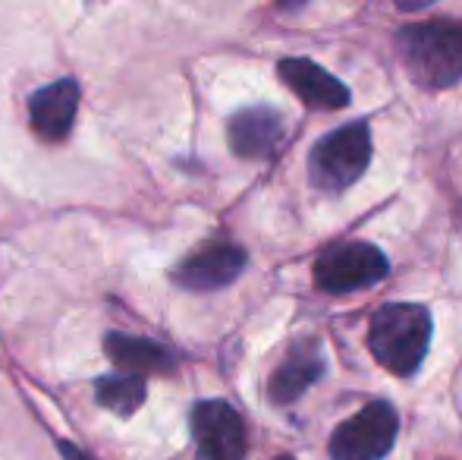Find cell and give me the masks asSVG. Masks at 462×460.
<instances>
[{
    "label": "cell",
    "mask_w": 462,
    "mask_h": 460,
    "mask_svg": "<svg viewBox=\"0 0 462 460\" xmlns=\"http://www.w3.org/2000/svg\"><path fill=\"white\" fill-rule=\"evenodd\" d=\"M396 48L412 73V80L425 89H447L462 80V23H415L400 29Z\"/></svg>",
    "instance_id": "6da1fadb"
},
{
    "label": "cell",
    "mask_w": 462,
    "mask_h": 460,
    "mask_svg": "<svg viewBox=\"0 0 462 460\" xmlns=\"http://www.w3.org/2000/svg\"><path fill=\"white\" fill-rule=\"evenodd\" d=\"M431 344V313L419 303H390L377 309L368 325L374 360L393 375H412Z\"/></svg>",
    "instance_id": "7a4b0ae2"
},
{
    "label": "cell",
    "mask_w": 462,
    "mask_h": 460,
    "mask_svg": "<svg viewBox=\"0 0 462 460\" xmlns=\"http://www.w3.org/2000/svg\"><path fill=\"white\" fill-rule=\"evenodd\" d=\"M371 161L368 123H346L328 133L309 155V180L324 192H340L365 174Z\"/></svg>",
    "instance_id": "3957f363"
},
{
    "label": "cell",
    "mask_w": 462,
    "mask_h": 460,
    "mask_svg": "<svg viewBox=\"0 0 462 460\" xmlns=\"http://www.w3.org/2000/svg\"><path fill=\"white\" fill-rule=\"evenodd\" d=\"M390 262L371 243H337L318 256L315 284L324 294H353V290L374 287L387 277Z\"/></svg>",
    "instance_id": "277c9868"
},
{
    "label": "cell",
    "mask_w": 462,
    "mask_h": 460,
    "mask_svg": "<svg viewBox=\"0 0 462 460\" xmlns=\"http://www.w3.org/2000/svg\"><path fill=\"white\" fill-rule=\"evenodd\" d=\"M400 417L387 400H371L356 417L340 423L330 436V457L334 460H381L393 448Z\"/></svg>",
    "instance_id": "5b68a950"
},
{
    "label": "cell",
    "mask_w": 462,
    "mask_h": 460,
    "mask_svg": "<svg viewBox=\"0 0 462 460\" xmlns=\"http://www.w3.org/2000/svg\"><path fill=\"white\" fill-rule=\"evenodd\" d=\"M192 438L199 445L195 460H243L245 426L226 400H199L189 413Z\"/></svg>",
    "instance_id": "8992f818"
},
{
    "label": "cell",
    "mask_w": 462,
    "mask_h": 460,
    "mask_svg": "<svg viewBox=\"0 0 462 460\" xmlns=\"http://www.w3.org/2000/svg\"><path fill=\"white\" fill-rule=\"evenodd\" d=\"M245 268V249L236 243H208L195 249L192 256L173 271V281L186 290H220L233 284Z\"/></svg>",
    "instance_id": "52a82bcc"
},
{
    "label": "cell",
    "mask_w": 462,
    "mask_h": 460,
    "mask_svg": "<svg viewBox=\"0 0 462 460\" xmlns=\"http://www.w3.org/2000/svg\"><path fill=\"white\" fill-rule=\"evenodd\" d=\"M277 73L305 108H315V111H337V108L349 105V89L343 86L337 76H330L324 67H318L315 61L286 57V61H280Z\"/></svg>",
    "instance_id": "ba28073f"
},
{
    "label": "cell",
    "mask_w": 462,
    "mask_h": 460,
    "mask_svg": "<svg viewBox=\"0 0 462 460\" xmlns=\"http://www.w3.org/2000/svg\"><path fill=\"white\" fill-rule=\"evenodd\" d=\"M76 111H79V86L76 80H57L51 86L38 89L29 101L32 129L44 142H60L73 129Z\"/></svg>",
    "instance_id": "9c48e42d"
},
{
    "label": "cell",
    "mask_w": 462,
    "mask_h": 460,
    "mask_svg": "<svg viewBox=\"0 0 462 460\" xmlns=\"http://www.w3.org/2000/svg\"><path fill=\"white\" fill-rule=\"evenodd\" d=\"M226 139L239 158H268L283 139V117L274 108H245L230 117Z\"/></svg>",
    "instance_id": "30bf717a"
},
{
    "label": "cell",
    "mask_w": 462,
    "mask_h": 460,
    "mask_svg": "<svg viewBox=\"0 0 462 460\" xmlns=\"http://www.w3.org/2000/svg\"><path fill=\"white\" fill-rule=\"evenodd\" d=\"M324 372V360L315 347H296L283 360V366L271 375L268 394L274 404H292L299 400Z\"/></svg>",
    "instance_id": "8fae6325"
},
{
    "label": "cell",
    "mask_w": 462,
    "mask_h": 460,
    "mask_svg": "<svg viewBox=\"0 0 462 460\" xmlns=\"http://www.w3.org/2000/svg\"><path fill=\"white\" fill-rule=\"evenodd\" d=\"M104 350L107 356L133 375H148V372H167L173 369V356L167 347L154 344L145 338H129V334H107L104 338Z\"/></svg>",
    "instance_id": "7c38bea8"
},
{
    "label": "cell",
    "mask_w": 462,
    "mask_h": 460,
    "mask_svg": "<svg viewBox=\"0 0 462 460\" xmlns=\"http://www.w3.org/2000/svg\"><path fill=\"white\" fill-rule=\"evenodd\" d=\"M145 394H148L145 375L110 372L95 381V398L101 400V407L120 413V417H133L145 404Z\"/></svg>",
    "instance_id": "4fadbf2b"
},
{
    "label": "cell",
    "mask_w": 462,
    "mask_h": 460,
    "mask_svg": "<svg viewBox=\"0 0 462 460\" xmlns=\"http://www.w3.org/2000/svg\"><path fill=\"white\" fill-rule=\"evenodd\" d=\"M60 455H63V460H92L86 451H79L76 445H69V442H60Z\"/></svg>",
    "instance_id": "5bb4252c"
},
{
    "label": "cell",
    "mask_w": 462,
    "mask_h": 460,
    "mask_svg": "<svg viewBox=\"0 0 462 460\" xmlns=\"http://www.w3.org/2000/svg\"><path fill=\"white\" fill-rule=\"evenodd\" d=\"M274 460H292L290 455H280V457H274Z\"/></svg>",
    "instance_id": "9a60e30c"
}]
</instances>
